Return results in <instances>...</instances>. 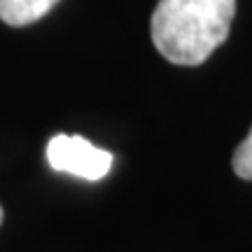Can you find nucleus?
<instances>
[{"instance_id":"obj_1","label":"nucleus","mask_w":252,"mask_h":252,"mask_svg":"<svg viewBox=\"0 0 252 252\" xmlns=\"http://www.w3.org/2000/svg\"><path fill=\"white\" fill-rule=\"evenodd\" d=\"M236 0H159L152 42L166 61L201 65L229 37Z\"/></svg>"},{"instance_id":"obj_2","label":"nucleus","mask_w":252,"mask_h":252,"mask_svg":"<svg viewBox=\"0 0 252 252\" xmlns=\"http://www.w3.org/2000/svg\"><path fill=\"white\" fill-rule=\"evenodd\" d=\"M47 161L54 171L70 173L82 180H100L112 168V154L91 145L82 135H54L47 145Z\"/></svg>"},{"instance_id":"obj_3","label":"nucleus","mask_w":252,"mask_h":252,"mask_svg":"<svg viewBox=\"0 0 252 252\" xmlns=\"http://www.w3.org/2000/svg\"><path fill=\"white\" fill-rule=\"evenodd\" d=\"M59 0H0V19L7 26H28L42 19Z\"/></svg>"},{"instance_id":"obj_4","label":"nucleus","mask_w":252,"mask_h":252,"mask_svg":"<svg viewBox=\"0 0 252 252\" xmlns=\"http://www.w3.org/2000/svg\"><path fill=\"white\" fill-rule=\"evenodd\" d=\"M231 163H234V171L238 178L252 182V128H250V133H248V138L236 147L234 161Z\"/></svg>"},{"instance_id":"obj_5","label":"nucleus","mask_w":252,"mask_h":252,"mask_svg":"<svg viewBox=\"0 0 252 252\" xmlns=\"http://www.w3.org/2000/svg\"><path fill=\"white\" fill-rule=\"evenodd\" d=\"M0 224H2V206H0Z\"/></svg>"}]
</instances>
